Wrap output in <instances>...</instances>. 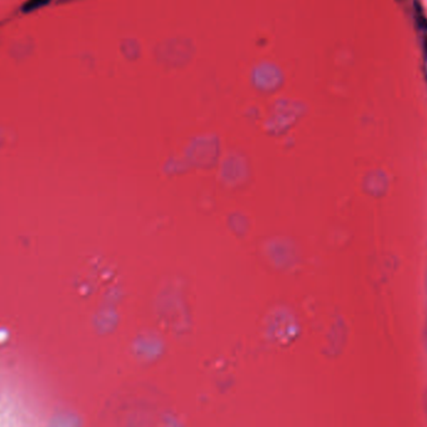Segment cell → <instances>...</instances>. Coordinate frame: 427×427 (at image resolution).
Here are the masks:
<instances>
[{"mask_svg":"<svg viewBox=\"0 0 427 427\" xmlns=\"http://www.w3.org/2000/svg\"><path fill=\"white\" fill-rule=\"evenodd\" d=\"M50 3V0H28L24 5H23V11L24 13H31V11H35L40 8L45 7Z\"/></svg>","mask_w":427,"mask_h":427,"instance_id":"obj_1","label":"cell"},{"mask_svg":"<svg viewBox=\"0 0 427 427\" xmlns=\"http://www.w3.org/2000/svg\"><path fill=\"white\" fill-rule=\"evenodd\" d=\"M425 48H426V51H427V42H426V44H425Z\"/></svg>","mask_w":427,"mask_h":427,"instance_id":"obj_2","label":"cell"}]
</instances>
